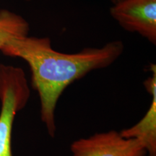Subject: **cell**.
Returning <instances> with one entry per match:
<instances>
[{
	"mask_svg": "<svg viewBox=\"0 0 156 156\" xmlns=\"http://www.w3.org/2000/svg\"><path fill=\"white\" fill-rule=\"evenodd\" d=\"M124 51V43L116 40L102 47L62 53L52 48L49 38L28 35L9 39L0 49L6 56L20 58L28 63L31 83L40 98L41 118L51 137L56 134V104L64 90L93 70L112 65Z\"/></svg>",
	"mask_w": 156,
	"mask_h": 156,
	"instance_id": "obj_1",
	"label": "cell"
},
{
	"mask_svg": "<svg viewBox=\"0 0 156 156\" xmlns=\"http://www.w3.org/2000/svg\"><path fill=\"white\" fill-rule=\"evenodd\" d=\"M30 96V89L22 68L0 64V156H13L15 118L26 106Z\"/></svg>",
	"mask_w": 156,
	"mask_h": 156,
	"instance_id": "obj_2",
	"label": "cell"
},
{
	"mask_svg": "<svg viewBox=\"0 0 156 156\" xmlns=\"http://www.w3.org/2000/svg\"><path fill=\"white\" fill-rule=\"evenodd\" d=\"M73 156H145L147 151L140 140L126 138L114 130L96 133L74 141Z\"/></svg>",
	"mask_w": 156,
	"mask_h": 156,
	"instance_id": "obj_3",
	"label": "cell"
},
{
	"mask_svg": "<svg viewBox=\"0 0 156 156\" xmlns=\"http://www.w3.org/2000/svg\"><path fill=\"white\" fill-rule=\"evenodd\" d=\"M110 13L123 29L156 44V0H119Z\"/></svg>",
	"mask_w": 156,
	"mask_h": 156,
	"instance_id": "obj_4",
	"label": "cell"
},
{
	"mask_svg": "<svg viewBox=\"0 0 156 156\" xmlns=\"http://www.w3.org/2000/svg\"><path fill=\"white\" fill-rule=\"evenodd\" d=\"M152 76L144 83L148 93L152 95L149 110L135 125L120 132L121 135L126 138L140 140L145 146L147 156H156V67L151 65Z\"/></svg>",
	"mask_w": 156,
	"mask_h": 156,
	"instance_id": "obj_5",
	"label": "cell"
},
{
	"mask_svg": "<svg viewBox=\"0 0 156 156\" xmlns=\"http://www.w3.org/2000/svg\"><path fill=\"white\" fill-rule=\"evenodd\" d=\"M30 27L22 16L7 9L0 10V49L9 39L28 36Z\"/></svg>",
	"mask_w": 156,
	"mask_h": 156,
	"instance_id": "obj_6",
	"label": "cell"
},
{
	"mask_svg": "<svg viewBox=\"0 0 156 156\" xmlns=\"http://www.w3.org/2000/svg\"><path fill=\"white\" fill-rule=\"evenodd\" d=\"M111 1H112V4H115V3L118 2H119V0H111Z\"/></svg>",
	"mask_w": 156,
	"mask_h": 156,
	"instance_id": "obj_7",
	"label": "cell"
},
{
	"mask_svg": "<svg viewBox=\"0 0 156 156\" xmlns=\"http://www.w3.org/2000/svg\"><path fill=\"white\" fill-rule=\"evenodd\" d=\"M25 1H32V0H25Z\"/></svg>",
	"mask_w": 156,
	"mask_h": 156,
	"instance_id": "obj_8",
	"label": "cell"
}]
</instances>
